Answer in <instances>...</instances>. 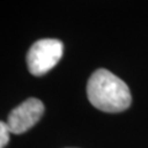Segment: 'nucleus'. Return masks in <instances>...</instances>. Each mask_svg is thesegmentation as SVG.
I'll list each match as a JSON object with an SVG mask.
<instances>
[{
    "label": "nucleus",
    "mask_w": 148,
    "mask_h": 148,
    "mask_svg": "<svg viewBox=\"0 0 148 148\" xmlns=\"http://www.w3.org/2000/svg\"><path fill=\"white\" fill-rule=\"evenodd\" d=\"M45 114V105L36 98H29L10 111L6 125L11 133L21 135L32 128Z\"/></svg>",
    "instance_id": "3"
},
{
    "label": "nucleus",
    "mask_w": 148,
    "mask_h": 148,
    "mask_svg": "<svg viewBox=\"0 0 148 148\" xmlns=\"http://www.w3.org/2000/svg\"><path fill=\"white\" fill-rule=\"evenodd\" d=\"M63 56V43L56 38L36 41L26 56L27 68L32 75L41 77L53 69Z\"/></svg>",
    "instance_id": "2"
},
{
    "label": "nucleus",
    "mask_w": 148,
    "mask_h": 148,
    "mask_svg": "<svg viewBox=\"0 0 148 148\" xmlns=\"http://www.w3.org/2000/svg\"><path fill=\"white\" fill-rule=\"evenodd\" d=\"M10 133L11 131L9 130L6 122H0V148H4L8 145Z\"/></svg>",
    "instance_id": "4"
},
{
    "label": "nucleus",
    "mask_w": 148,
    "mask_h": 148,
    "mask_svg": "<svg viewBox=\"0 0 148 148\" xmlns=\"http://www.w3.org/2000/svg\"><path fill=\"white\" fill-rule=\"evenodd\" d=\"M86 94L94 108L110 114L127 110L132 103L131 91L126 83L104 68L90 75Z\"/></svg>",
    "instance_id": "1"
}]
</instances>
